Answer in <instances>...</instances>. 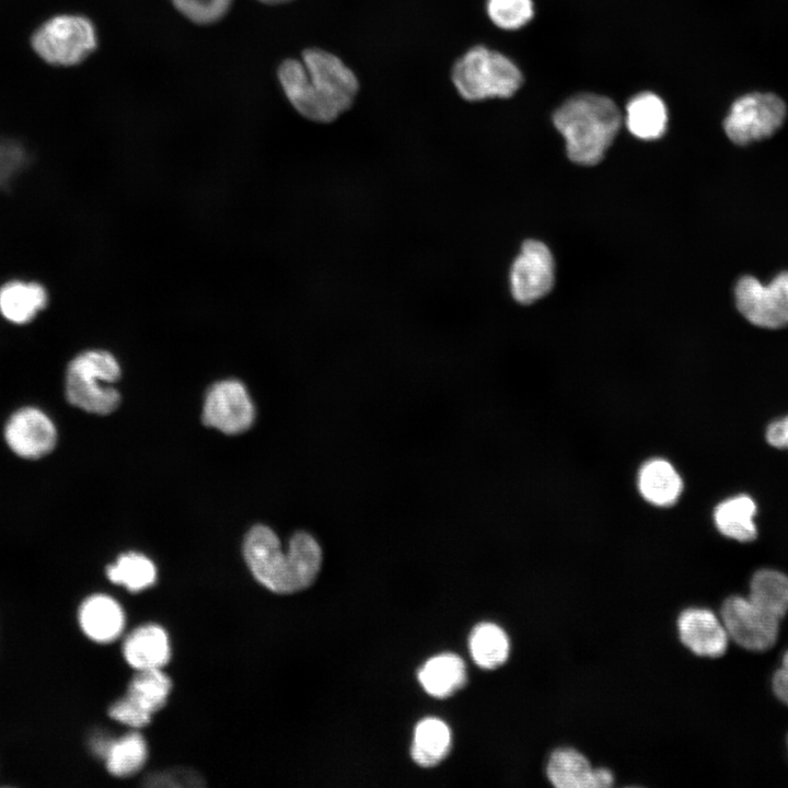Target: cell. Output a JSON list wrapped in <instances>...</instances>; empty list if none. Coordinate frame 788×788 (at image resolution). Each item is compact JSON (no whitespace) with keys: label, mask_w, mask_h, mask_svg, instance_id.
<instances>
[{"label":"cell","mask_w":788,"mask_h":788,"mask_svg":"<svg viewBox=\"0 0 788 788\" xmlns=\"http://www.w3.org/2000/svg\"><path fill=\"white\" fill-rule=\"evenodd\" d=\"M279 82L293 108L315 123H332L350 108L357 95V77L337 56L318 48L287 59L278 69Z\"/></svg>","instance_id":"cell-1"},{"label":"cell","mask_w":788,"mask_h":788,"mask_svg":"<svg viewBox=\"0 0 788 788\" xmlns=\"http://www.w3.org/2000/svg\"><path fill=\"white\" fill-rule=\"evenodd\" d=\"M243 554L256 580L280 594L310 587L322 565L321 546L310 533H294L283 553L276 533L262 524L253 526L246 534Z\"/></svg>","instance_id":"cell-2"},{"label":"cell","mask_w":788,"mask_h":788,"mask_svg":"<svg viewBox=\"0 0 788 788\" xmlns=\"http://www.w3.org/2000/svg\"><path fill=\"white\" fill-rule=\"evenodd\" d=\"M553 121L565 139L569 159L577 164L594 165L613 142L622 117L611 99L582 93L563 103Z\"/></svg>","instance_id":"cell-3"},{"label":"cell","mask_w":788,"mask_h":788,"mask_svg":"<svg viewBox=\"0 0 788 788\" xmlns=\"http://www.w3.org/2000/svg\"><path fill=\"white\" fill-rule=\"evenodd\" d=\"M120 378L116 358L105 350H86L74 357L66 372L68 402L88 413L107 415L120 402L113 386Z\"/></svg>","instance_id":"cell-4"},{"label":"cell","mask_w":788,"mask_h":788,"mask_svg":"<svg viewBox=\"0 0 788 788\" xmlns=\"http://www.w3.org/2000/svg\"><path fill=\"white\" fill-rule=\"evenodd\" d=\"M452 81L464 100L477 102L512 96L521 86L523 77L505 55L475 46L455 62Z\"/></svg>","instance_id":"cell-5"},{"label":"cell","mask_w":788,"mask_h":788,"mask_svg":"<svg viewBox=\"0 0 788 788\" xmlns=\"http://www.w3.org/2000/svg\"><path fill=\"white\" fill-rule=\"evenodd\" d=\"M31 46L50 66L73 67L96 49V30L84 15L60 13L48 18L35 28Z\"/></svg>","instance_id":"cell-6"},{"label":"cell","mask_w":788,"mask_h":788,"mask_svg":"<svg viewBox=\"0 0 788 788\" xmlns=\"http://www.w3.org/2000/svg\"><path fill=\"white\" fill-rule=\"evenodd\" d=\"M784 616L769 602L750 591L746 596L727 598L720 607V619L729 638L754 652H764L775 646Z\"/></svg>","instance_id":"cell-7"},{"label":"cell","mask_w":788,"mask_h":788,"mask_svg":"<svg viewBox=\"0 0 788 788\" xmlns=\"http://www.w3.org/2000/svg\"><path fill=\"white\" fill-rule=\"evenodd\" d=\"M786 103L773 93L751 92L738 97L723 121L728 138L746 146L773 136L785 123Z\"/></svg>","instance_id":"cell-8"},{"label":"cell","mask_w":788,"mask_h":788,"mask_svg":"<svg viewBox=\"0 0 788 788\" xmlns=\"http://www.w3.org/2000/svg\"><path fill=\"white\" fill-rule=\"evenodd\" d=\"M734 294L738 310L753 325L788 326V271L778 274L768 285L744 276L737 282Z\"/></svg>","instance_id":"cell-9"},{"label":"cell","mask_w":788,"mask_h":788,"mask_svg":"<svg viewBox=\"0 0 788 788\" xmlns=\"http://www.w3.org/2000/svg\"><path fill=\"white\" fill-rule=\"evenodd\" d=\"M255 409L245 386L236 380H224L208 391L202 422L227 434L246 431L253 424Z\"/></svg>","instance_id":"cell-10"},{"label":"cell","mask_w":788,"mask_h":788,"mask_svg":"<svg viewBox=\"0 0 788 788\" xmlns=\"http://www.w3.org/2000/svg\"><path fill=\"white\" fill-rule=\"evenodd\" d=\"M554 259L548 247L529 240L510 269V290L513 299L530 304L547 294L554 285Z\"/></svg>","instance_id":"cell-11"},{"label":"cell","mask_w":788,"mask_h":788,"mask_svg":"<svg viewBox=\"0 0 788 788\" xmlns=\"http://www.w3.org/2000/svg\"><path fill=\"white\" fill-rule=\"evenodd\" d=\"M634 488L647 507L673 509L681 500L685 482L677 466L664 455L642 460L634 474Z\"/></svg>","instance_id":"cell-12"},{"label":"cell","mask_w":788,"mask_h":788,"mask_svg":"<svg viewBox=\"0 0 788 788\" xmlns=\"http://www.w3.org/2000/svg\"><path fill=\"white\" fill-rule=\"evenodd\" d=\"M4 439L16 455L36 460L54 450L57 431L51 419L43 410L36 407H23L8 419Z\"/></svg>","instance_id":"cell-13"},{"label":"cell","mask_w":788,"mask_h":788,"mask_svg":"<svg viewBox=\"0 0 788 788\" xmlns=\"http://www.w3.org/2000/svg\"><path fill=\"white\" fill-rule=\"evenodd\" d=\"M681 642L698 657L718 658L726 653L729 642L728 633L711 610L688 607L676 619Z\"/></svg>","instance_id":"cell-14"},{"label":"cell","mask_w":788,"mask_h":788,"mask_svg":"<svg viewBox=\"0 0 788 788\" xmlns=\"http://www.w3.org/2000/svg\"><path fill=\"white\" fill-rule=\"evenodd\" d=\"M546 776L557 788H609L614 784L611 769L593 767L584 754L568 746L551 753Z\"/></svg>","instance_id":"cell-15"},{"label":"cell","mask_w":788,"mask_h":788,"mask_svg":"<svg viewBox=\"0 0 788 788\" xmlns=\"http://www.w3.org/2000/svg\"><path fill=\"white\" fill-rule=\"evenodd\" d=\"M79 622L88 637L97 642L116 639L125 624L120 605L111 596L96 594L88 598L80 606Z\"/></svg>","instance_id":"cell-16"},{"label":"cell","mask_w":788,"mask_h":788,"mask_svg":"<svg viewBox=\"0 0 788 788\" xmlns=\"http://www.w3.org/2000/svg\"><path fill=\"white\" fill-rule=\"evenodd\" d=\"M124 657L139 670L160 669L167 663L171 652L169 638L158 625H144L135 629L125 640Z\"/></svg>","instance_id":"cell-17"},{"label":"cell","mask_w":788,"mask_h":788,"mask_svg":"<svg viewBox=\"0 0 788 788\" xmlns=\"http://www.w3.org/2000/svg\"><path fill=\"white\" fill-rule=\"evenodd\" d=\"M171 687V680L160 669L139 670L130 681L123 700L150 722L151 715L166 704Z\"/></svg>","instance_id":"cell-18"},{"label":"cell","mask_w":788,"mask_h":788,"mask_svg":"<svg viewBox=\"0 0 788 788\" xmlns=\"http://www.w3.org/2000/svg\"><path fill=\"white\" fill-rule=\"evenodd\" d=\"M46 289L35 281H8L0 287V313L13 324H26L44 310Z\"/></svg>","instance_id":"cell-19"},{"label":"cell","mask_w":788,"mask_h":788,"mask_svg":"<svg viewBox=\"0 0 788 788\" xmlns=\"http://www.w3.org/2000/svg\"><path fill=\"white\" fill-rule=\"evenodd\" d=\"M755 513L754 500L746 495H738L720 501L714 509L712 520L720 534L746 543L757 536Z\"/></svg>","instance_id":"cell-20"},{"label":"cell","mask_w":788,"mask_h":788,"mask_svg":"<svg viewBox=\"0 0 788 788\" xmlns=\"http://www.w3.org/2000/svg\"><path fill=\"white\" fill-rule=\"evenodd\" d=\"M418 680L429 695L449 697L466 683L465 663L453 653L434 656L421 667Z\"/></svg>","instance_id":"cell-21"},{"label":"cell","mask_w":788,"mask_h":788,"mask_svg":"<svg viewBox=\"0 0 788 788\" xmlns=\"http://www.w3.org/2000/svg\"><path fill=\"white\" fill-rule=\"evenodd\" d=\"M625 121L635 137L642 140L658 139L667 129V107L658 95L640 93L628 102Z\"/></svg>","instance_id":"cell-22"},{"label":"cell","mask_w":788,"mask_h":788,"mask_svg":"<svg viewBox=\"0 0 788 788\" xmlns=\"http://www.w3.org/2000/svg\"><path fill=\"white\" fill-rule=\"evenodd\" d=\"M468 648L474 662L479 668L493 670L508 660L510 640L499 625L484 622L476 625L471 631Z\"/></svg>","instance_id":"cell-23"},{"label":"cell","mask_w":788,"mask_h":788,"mask_svg":"<svg viewBox=\"0 0 788 788\" xmlns=\"http://www.w3.org/2000/svg\"><path fill=\"white\" fill-rule=\"evenodd\" d=\"M450 746L449 727L440 719L426 718L416 726L412 757L422 767H432L444 760Z\"/></svg>","instance_id":"cell-24"},{"label":"cell","mask_w":788,"mask_h":788,"mask_svg":"<svg viewBox=\"0 0 788 788\" xmlns=\"http://www.w3.org/2000/svg\"><path fill=\"white\" fill-rule=\"evenodd\" d=\"M106 575L112 582L123 584L130 592H138L154 583L157 569L147 556L129 552L121 554L115 564L109 565Z\"/></svg>","instance_id":"cell-25"},{"label":"cell","mask_w":788,"mask_h":788,"mask_svg":"<svg viewBox=\"0 0 788 788\" xmlns=\"http://www.w3.org/2000/svg\"><path fill=\"white\" fill-rule=\"evenodd\" d=\"M147 756V744L139 733H129L109 742L104 755L108 772L117 777L137 773L146 763Z\"/></svg>","instance_id":"cell-26"},{"label":"cell","mask_w":788,"mask_h":788,"mask_svg":"<svg viewBox=\"0 0 788 788\" xmlns=\"http://www.w3.org/2000/svg\"><path fill=\"white\" fill-rule=\"evenodd\" d=\"M487 13L495 25L505 30H517L533 16L531 0H488Z\"/></svg>","instance_id":"cell-27"},{"label":"cell","mask_w":788,"mask_h":788,"mask_svg":"<svg viewBox=\"0 0 788 788\" xmlns=\"http://www.w3.org/2000/svg\"><path fill=\"white\" fill-rule=\"evenodd\" d=\"M176 10L193 23L207 25L218 22L230 9L232 0H172Z\"/></svg>","instance_id":"cell-28"},{"label":"cell","mask_w":788,"mask_h":788,"mask_svg":"<svg viewBox=\"0 0 788 788\" xmlns=\"http://www.w3.org/2000/svg\"><path fill=\"white\" fill-rule=\"evenodd\" d=\"M143 785L150 787H201L204 779L193 769L179 767L148 775Z\"/></svg>","instance_id":"cell-29"},{"label":"cell","mask_w":788,"mask_h":788,"mask_svg":"<svg viewBox=\"0 0 788 788\" xmlns=\"http://www.w3.org/2000/svg\"><path fill=\"white\" fill-rule=\"evenodd\" d=\"M772 688L775 696L788 706V650L783 656L780 667L773 674Z\"/></svg>","instance_id":"cell-30"},{"label":"cell","mask_w":788,"mask_h":788,"mask_svg":"<svg viewBox=\"0 0 788 788\" xmlns=\"http://www.w3.org/2000/svg\"><path fill=\"white\" fill-rule=\"evenodd\" d=\"M767 442L778 449H788V416L773 421L766 430Z\"/></svg>","instance_id":"cell-31"},{"label":"cell","mask_w":788,"mask_h":788,"mask_svg":"<svg viewBox=\"0 0 788 788\" xmlns=\"http://www.w3.org/2000/svg\"><path fill=\"white\" fill-rule=\"evenodd\" d=\"M258 1L266 3V4H280V3L289 2L291 0H258Z\"/></svg>","instance_id":"cell-32"}]
</instances>
